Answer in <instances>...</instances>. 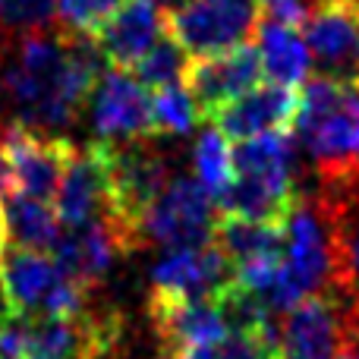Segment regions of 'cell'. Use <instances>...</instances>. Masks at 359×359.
I'll use <instances>...</instances> for the list:
<instances>
[{
    "instance_id": "6da1fadb",
    "label": "cell",
    "mask_w": 359,
    "mask_h": 359,
    "mask_svg": "<svg viewBox=\"0 0 359 359\" xmlns=\"http://www.w3.org/2000/svg\"><path fill=\"white\" fill-rule=\"evenodd\" d=\"M98 57L92 38L50 29L16 35L10 57L0 63V101L13 120L57 136L88 104L101 73Z\"/></svg>"
},
{
    "instance_id": "7a4b0ae2",
    "label": "cell",
    "mask_w": 359,
    "mask_h": 359,
    "mask_svg": "<svg viewBox=\"0 0 359 359\" xmlns=\"http://www.w3.org/2000/svg\"><path fill=\"white\" fill-rule=\"evenodd\" d=\"M293 136L312 158L322 189L359 183V86L318 76L299 92Z\"/></svg>"
},
{
    "instance_id": "3957f363",
    "label": "cell",
    "mask_w": 359,
    "mask_h": 359,
    "mask_svg": "<svg viewBox=\"0 0 359 359\" xmlns=\"http://www.w3.org/2000/svg\"><path fill=\"white\" fill-rule=\"evenodd\" d=\"M297 198V136L278 130L236 145L233 180L215 205L230 217L284 224Z\"/></svg>"
},
{
    "instance_id": "277c9868",
    "label": "cell",
    "mask_w": 359,
    "mask_h": 359,
    "mask_svg": "<svg viewBox=\"0 0 359 359\" xmlns=\"http://www.w3.org/2000/svg\"><path fill=\"white\" fill-rule=\"evenodd\" d=\"M359 347V306L341 293H316L284 312L280 359H341Z\"/></svg>"
},
{
    "instance_id": "5b68a950",
    "label": "cell",
    "mask_w": 359,
    "mask_h": 359,
    "mask_svg": "<svg viewBox=\"0 0 359 359\" xmlns=\"http://www.w3.org/2000/svg\"><path fill=\"white\" fill-rule=\"evenodd\" d=\"M262 0H180L168 10V32L189 57L233 50L259 35Z\"/></svg>"
},
{
    "instance_id": "8992f818",
    "label": "cell",
    "mask_w": 359,
    "mask_h": 359,
    "mask_svg": "<svg viewBox=\"0 0 359 359\" xmlns=\"http://www.w3.org/2000/svg\"><path fill=\"white\" fill-rule=\"evenodd\" d=\"M0 259H4L0 271H4L6 287L13 293V303H16L22 318H38V316L69 318L86 309L88 290L76 284L69 274H63V268L54 262V255L13 246Z\"/></svg>"
},
{
    "instance_id": "52a82bcc",
    "label": "cell",
    "mask_w": 359,
    "mask_h": 359,
    "mask_svg": "<svg viewBox=\"0 0 359 359\" xmlns=\"http://www.w3.org/2000/svg\"><path fill=\"white\" fill-rule=\"evenodd\" d=\"M211 240H215V198L202 189L198 180L170 177V183L139 221V249H183L205 246Z\"/></svg>"
},
{
    "instance_id": "ba28073f",
    "label": "cell",
    "mask_w": 359,
    "mask_h": 359,
    "mask_svg": "<svg viewBox=\"0 0 359 359\" xmlns=\"http://www.w3.org/2000/svg\"><path fill=\"white\" fill-rule=\"evenodd\" d=\"M303 41L322 79L359 86V0H312Z\"/></svg>"
},
{
    "instance_id": "9c48e42d",
    "label": "cell",
    "mask_w": 359,
    "mask_h": 359,
    "mask_svg": "<svg viewBox=\"0 0 359 359\" xmlns=\"http://www.w3.org/2000/svg\"><path fill=\"white\" fill-rule=\"evenodd\" d=\"M0 149L10 164L13 189L35 196L41 202H50L57 196L67 164L76 151L63 136L38 133L19 120L0 126Z\"/></svg>"
},
{
    "instance_id": "30bf717a",
    "label": "cell",
    "mask_w": 359,
    "mask_h": 359,
    "mask_svg": "<svg viewBox=\"0 0 359 359\" xmlns=\"http://www.w3.org/2000/svg\"><path fill=\"white\" fill-rule=\"evenodd\" d=\"M88 111H92V130L101 136V142L123 145L155 136L151 92L130 69L107 67L104 73H98V82L88 95Z\"/></svg>"
},
{
    "instance_id": "8fae6325",
    "label": "cell",
    "mask_w": 359,
    "mask_h": 359,
    "mask_svg": "<svg viewBox=\"0 0 359 359\" xmlns=\"http://www.w3.org/2000/svg\"><path fill=\"white\" fill-rule=\"evenodd\" d=\"M236 280L233 265L217 249V243L205 246L164 249V255L151 265V293L155 299H217Z\"/></svg>"
},
{
    "instance_id": "7c38bea8",
    "label": "cell",
    "mask_w": 359,
    "mask_h": 359,
    "mask_svg": "<svg viewBox=\"0 0 359 359\" xmlns=\"http://www.w3.org/2000/svg\"><path fill=\"white\" fill-rule=\"evenodd\" d=\"M262 76L265 73H262L259 48L243 44V48L221 50V54L192 57L183 86L189 88L202 117L208 120L224 104H230L233 98L252 92L255 86H262Z\"/></svg>"
},
{
    "instance_id": "4fadbf2b",
    "label": "cell",
    "mask_w": 359,
    "mask_h": 359,
    "mask_svg": "<svg viewBox=\"0 0 359 359\" xmlns=\"http://www.w3.org/2000/svg\"><path fill=\"white\" fill-rule=\"evenodd\" d=\"M164 35H168V10L161 0H123V6L101 25L92 41L107 67L133 69Z\"/></svg>"
},
{
    "instance_id": "5bb4252c",
    "label": "cell",
    "mask_w": 359,
    "mask_h": 359,
    "mask_svg": "<svg viewBox=\"0 0 359 359\" xmlns=\"http://www.w3.org/2000/svg\"><path fill=\"white\" fill-rule=\"evenodd\" d=\"M299 111V92L287 86H255L252 92L233 98L230 104H224L221 111H215L208 117V123H215L227 139H255L265 133L290 130Z\"/></svg>"
},
{
    "instance_id": "9a60e30c",
    "label": "cell",
    "mask_w": 359,
    "mask_h": 359,
    "mask_svg": "<svg viewBox=\"0 0 359 359\" xmlns=\"http://www.w3.org/2000/svg\"><path fill=\"white\" fill-rule=\"evenodd\" d=\"M50 255L63 268V274H69L86 290H95V287L104 284V278L117 265V259L126 255V249L120 243L117 230L104 217H95L88 224H79V227H63Z\"/></svg>"
},
{
    "instance_id": "2e32d148",
    "label": "cell",
    "mask_w": 359,
    "mask_h": 359,
    "mask_svg": "<svg viewBox=\"0 0 359 359\" xmlns=\"http://www.w3.org/2000/svg\"><path fill=\"white\" fill-rule=\"evenodd\" d=\"M107 208V142L76 149L54 196V211L63 227H79Z\"/></svg>"
},
{
    "instance_id": "e0dca14e",
    "label": "cell",
    "mask_w": 359,
    "mask_h": 359,
    "mask_svg": "<svg viewBox=\"0 0 359 359\" xmlns=\"http://www.w3.org/2000/svg\"><path fill=\"white\" fill-rule=\"evenodd\" d=\"M149 318L161 350L217 347L227 337V322L217 299H155L149 297Z\"/></svg>"
},
{
    "instance_id": "ac0fdd59",
    "label": "cell",
    "mask_w": 359,
    "mask_h": 359,
    "mask_svg": "<svg viewBox=\"0 0 359 359\" xmlns=\"http://www.w3.org/2000/svg\"><path fill=\"white\" fill-rule=\"evenodd\" d=\"M259 57H262V73L274 86L297 88L299 82H306L312 67L309 48H306L303 35L297 32V25L284 22H268L262 19L259 25Z\"/></svg>"
},
{
    "instance_id": "d6986e66",
    "label": "cell",
    "mask_w": 359,
    "mask_h": 359,
    "mask_svg": "<svg viewBox=\"0 0 359 359\" xmlns=\"http://www.w3.org/2000/svg\"><path fill=\"white\" fill-rule=\"evenodd\" d=\"M4 205V221H6V236L13 246L19 249H35V252H50L60 240V217L48 202L25 192H4L0 198Z\"/></svg>"
},
{
    "instance_id": "ffe728a7",
    "label": "cell",
    "mask_w": 359,
    "mask_h": 359,
    "mask_svg": "<svg viewBox=\"0 0 359 359\" xmlns=\"http://www.w3.org/2000/svg\"><path fill=\"white\" fill-rule=\"evenodd\" d=\"M192 164H196V180L202 183V189L217 202L233 180V149L215 123H208L198 133L196 149H192Z\"/></svg>"
},
{
    "instance_id": "44dd1931",
    "label": "cell",
    "mask_w": 359,
    "mask_h": 359,
    "mask_svg": "<svg viewBox=\"0 0 359 359\" xmlns=\"http://www.w3.org/2000/svg\"><path fill=\"white\" fill-rule=\"evenodd\" d=\"M189 60L192 57L180 48L177 38L168 32V35L158 38L155 48L133 67V76H136L149 92H158V88H168V86H183Z\"/></svg>"
},
{
    "instance_id": "7402d4cb",
    "label": "cell",
    "mask_w": 359,
    "mask_h": 359,
    "mask_svg": "<svg viewBox=\"0 0 359 359\" xmlns=\"http://www.w3.org/2000/svg\"><path fill=\"white\" fill-rule=\"evenodd\" d=\"M202 117L186 86H168L151 95V126L155 136H189Z\"/></svg>"
},
{
    "instance_id": "603a6c76",
    "label": "cell",
    "mask_w": 359,
    "mask_h": 359,
    "mask_svg": "<svg viewBox=\"0 0 359 359\" xmlns=\"http://www.w3.org/2000/svg\"><path fill=\"white\" fill-rule=\"evenodd\" d=\"M123 6V0H57L54 22L63 35L73 38H95L101 25Z\"/></svg>"
},
{
    "instance_id": "cb8c5ba5",
    "label": "cell",
    "mask_w": 359,
    "mask_h": 359,
    "mask_svg": "<svg viewBox=\"0 0 359 359\" xmlns=\"http://www.w3.org/2000/svg\"><path fill=\"white\" fill-rule=\"evenodd\" d=\"M57 16V0H0V32L25 35L48 29Z\"/></svg>"
},
{
    "instance_id": "d4e9b609",
    "label": "cell",
    "mask_w": 359,
    "mask_h": 359,
    "mask_svg": "<svg viewBox=\"0 0 359 359\" xmlns=\"http://www.w3.org/2000/svg\"><path fill=\"white\" fill-rule=\"evenodd\" d=\"M312 0H262V19L268 22H284V25H299L309 13Z\"/></svg>"
},
{
    "instance_id": "484cf974",
    "label": "cell",
    "mask_w": 359,
    "mask_h": 359,
    "mask_svg": "<svg viewBox=\"0 0 359 359\" xmlns=\"http://www.w3.org/2000/svg\"><path fill=\"white\" fill-rule=\"evenodd\" d=\"M16 318H19V309H16V303H13V293H10V287H6L4 271H0V328H6V325L16 322Z\"/></svg>"
},
{
    "instance_id": "4316f807",
    "label": "cell",
    "mask_w": 359,
    "mask_h": 359,
    "mask_svg": "<svg viewBox=\"0 0 359 359\" xmlns=\"http://www.w3.org/2000/svg\"><path fill=\"white\" fill-rule=\"evenodd\" d=\"M158 359H217V347H180V350H161Z\"/></svg>"
},
{
    "instance_id": "83f0119b",
    "label": "cell",
    "mask_w": 359,
    "mask_h": 359,
    "mask_svg": "<svg viewBox=\"0 0 359 359\" xmlns=\"http://www.w3.org/2000/svg\"><path fill=\"white\" fill-rule=\"evenodd\" d=\"M13 189V180H10V164H6V155L0 149V192H10Z\"/></svg>"
},
{
    "instance_id": "f1b7e54d",
    "label": "cell",
    "mask_w": 359,
    "mask_h": 359,
    "mask_svg": "<svg viewBox=\"0 0 359 359\" xmlns=\"http://www.w3.org/2000/svg\"><path fill=\"white\" fill-rule=\"evenodd\" d=\"M6 240H10V236H6V221H4V205H0V255L6 252Z\"/></svg>"
},
{
    "instance_id": "f546056e",
    "label": "cell",
    "mask_w": 359,
    "mask_h": 359,
    "mask_svg": "<svg viewBox=\"0 0 359 359\" xmlns=\"http://www.w3.org/2000/svg\"><path fill=\"white\" fill-rule=\"evenodd\" d=\"M341 359H359V356H350V353H347V356H341Z\"/></svg>"
},
{
    "instance_id": "4dcf8cb0",
    "label": "cell",
    "mask_w": 359,
    "mask_h": 359,
    "mask_svg": "<svg viewBox=\"0 0 359 359\" xmlns=\"http://www.w3.org/2000/svg\"><path fill=\"white\" fill-rule=\"evenodd\" d=\"M0 359H16V356H0Z\"/></svg>"
}]
</instances>
